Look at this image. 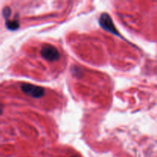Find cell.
I'll use <instances>...</instances> for the list:
<instances>
[{"label":"cell","mask_w":157,"mask_h":157,"mask_svg":"<svg viewBox=\"0 0 157 157\" xmlns=\"http://www.w3.org/2000/svg\"><path fill=\"white\" fill-rule=\"evenodd\" d=\"M41 55L44 59L48 60L49 61H56L60 58V54L58 52V49L56 48L53 47L50 44L44 45L41 48Z\"/></svg>","instance_id":"3957f363"},{"label":"cell","mask_w":157,"mask_h":157,"mask_svg":"<svg viewBox=\"0 0 157 157\" xmlns=\"http://www.w3.org/2000/svg\"><path fill=\"white\" fill-rule=\"evenodd\" d=\"M2 14L4 15V17L6 18V19L7 20L9 18L11 15V9L9 7H6L2 11Z\"/></svg>","instance_id":"5b68a950"},{"label":"cell","mask_w":157,"mask_h":157,"mask_svg":"<svg viewBox=\"0 0 157 157\" xmlns=\"http://www.w3.org/2000/svg\"><path fill=\"white\" fill-rule=\"evenodd\" d=\"M23 93L33 98H40L44 96V90L43 87L38 85H33L30 84H23L21 86Z\"/></svg>","instance_id":"7a4b0ae2"},{"label":"cell","mask_w":157,"mask_h":157,"mask_svg":"<svg viewBox=\"0 0 157 157\" xmlns=\"http://www.w3.org/2000/svg\"><path fill=\"white\" fill-rule=\"evenodd\" d=\"M6 27L9 29V30H16L19 27V22L18 20H9L7 19L6 21Z\"/></svg>","instance_id":"277c9868"},{"label":"cell","mask_w":157,"mask_h":157,"mask_svg":"<svg viewBox=\"0 0 157 157\" xmlns=\"http://www.w3.org/2000/svg\"><path fill=\"white\" fill-rule=\"evenodd\" d=\"M71 157H78V156H71Z\"/></svg>","instance_id":"8992f818"},{"label":"cell","mask_w":157,"mask_h":157,"mask_svg":"<svg viewBox=\"0 0 157 157\" xmlns=\"http://www.w3.org/2000/svg\"><path fill=\"white\" fill-rule=\"evenodd\" d=\"M99 23L100 25L101 26V28L106 30L107 32H110V33L113 34L115 35H117V36L121 37V34L118 32L117 29L115 27L114 24H113V21H112V18L107 13H103L102 15L100 16L99 18Z\"/></svg>","instance_id":"6da1fadb"}]
</instances>
